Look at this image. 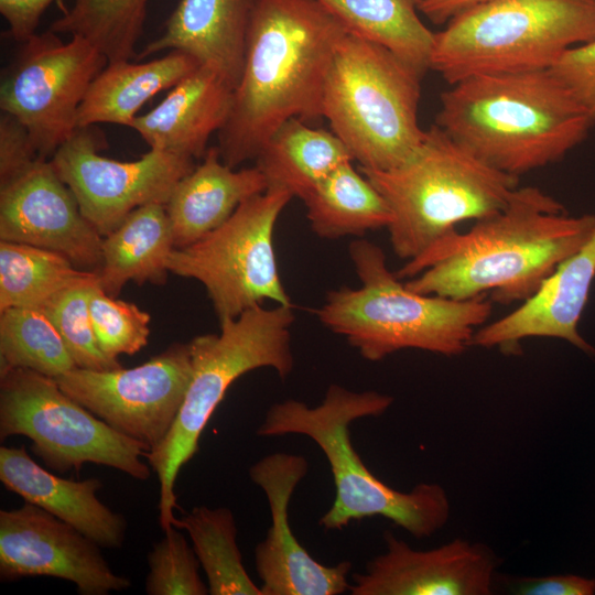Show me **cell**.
Masks as SVG:
<instances>
[{
    "instance_id": "5",
    "label": "cell",
    "mask_w": 595,
    "mask_h": 595,
    "mask_svg": "<svg viewBox=\"0 0 595 595\" xmlns=\"http://www.w3.org/2000/svg\"><path fill=\"white\" fill-rule=\"evenodd\" d=\"M348 253L360 286L329 291L316 314L366 360L379 361L402 349L461 355L491 314L493 302L485 296L456 300L413 291L370 240L351 241Z\"/></svg>"
},
{
    "instance_id": "18",
    "label": "cell",
    "mask_w": 595,
    "mask_h": 595,
    "mask_svg": "<svg viewBox=\"0 0 595 595\" xmlns=\"http://www.w3.org/2000/svg\"><path fill=\"white\" fill-rule=\"evenodd\" d=\"M386 551L355 573L353 595H489L499 558L486 544L455 538L426 551L412 549L391 531Z\"/></svg>"
},
{
    "instance_id": "34",
    "label": "cell",
    "mask_w": 595,
    "mask_h": 595,
    "mask_svg": "<svg viewBox=\"0 0 595 595\" xmlns=\"http://www.w3.org/2000/svg\"><path fill=\"white\" fill-rule=\"evenodd\" d=\"M89 313L98 345L108 358L133 355L148 344L150 314L107 294L99 284L90 292Z\"/></svg>"
},
{
    "instance_id": "30",
    "label": "cell",
    "mask_w": 595,
    "mask_h": 595,
    "mask_svg": "<svg viewBox=\"0 0 595 595\" xmlns=\"http://www.w3.org/2000/svg\"><path fill=\"white\" fill-rule=\"evenodd\" d=\"M173 526L187 531L210 595H262L244 566L229 508L194 507Z\"/></svg>"
},
{
    "instance_id": "21",
    "label": "cell",
    "mask_w": 595,
    "mask_h": 595,
    "mask_svg": "<svg viewBox=\"0 0 595 595\" xmlns=\"http://www.w3.org/2000/svg\"><path fill=\"white\" fill-rule=\"evenodd\" d=\"M0 480L3 486L106 549L121 548L127 522L97 498L98 478L74 480L46 470L33 461L25 446L0 447Z\"/></svg>"
},
{
    "instance_id": "29",
    "label": "cell",
    "mask_w": 595,
    "mask_h": 595,
    "mask_svg": "<svg viewBox=\"0 0 595 595\" xmlns=\"http://www.w3.org/2000/svg\"><path fill=\"white\" fill-rule=\"evenodd\" d=\"M98 282L96 271L77 268L65 256L44 248L0 241V312L42 309L61 292Z\"/></svg>"
},
{
    "instance_id": "9",
    "label": "cell",
    "mask_w": 595,
    "mask_h": 595,
    "mask_svg": "<svg viewBox=\"0 0 595 595\" xmlns=\"http://www.w3.org/2000/svg\"><path fill=\"white\" fill-rule=\"evenodd\" d=\"M595 39V0H487L434 34L431 69L450 84L477 74L551 68Z\"/></svg>"
},
{
    "instance_id": "13",
    "label": "cell",
    "mask_w": 595,
    "mask_h": 595,
    "mask_svg": "<svg viewBox=\"0 0 595 595\" xmlns=\"http://www.w3.org/2000/svg\"><path fill=\"white\" fill-rule=\"evenodd\" d=\"M107 148L96 126L79 127L50 159L74 194L83 215L105 237L143 205L166 204L194 159L150 148L140 159L118 161L100 154Z\"/></svg>"
},
{
    "instance_id": "33",
    "label": "cell",
    "mask_w": 595,
    "mask_h": 595,
    "mask_svg": "<svg viewBox=\"0 0 595 595\" xmlns=\"http://www.w3.org/2000/svg\"><path fill=\"white\" fill-rule=\"evenodd\" d=\"M98 282L69 288L51 299L42 310L63 337L76 367L108 370L122 367L100 349L89 313V296Z\"/></svg>"
},
{
    "instance_id": "40",
    "label": "cell",
    "mask_w": 595,
    "mask_h": 595,
    "mask_svg": "<svg viewBox=\"0 0 595 595\" xmlns=\"http://www.w3.org/2000/svg\"><path fill=\"white\" fill-rule=\"evenodd\" d=\"M487 0H418V10L434 24H445L462 11Z\"/></svg>"
},
{
    "instance_id": "3",
    "label": "cell",
    "mask_w": 595,
    "mask_h": 595,
    "mask_svg": "<svg viewBox=\"0 0 595 595\" xmlns=\"http://www.w3.org/2000/svg\"><path fill=\"white\" fill-rule=\"evenodd\" d=\"M440 100L435 125L482 162L517 177L562 160L595 123L550 68L468 76Z\"/></svg>"
},
{
    "instance_id": "8",
    "label": "cell",
    "mask_w": 595,
    "mask_h": 595,
    "mask_svg": "<svg viewBox=\"0 0 595 595\" xmlns=\"http://www.w3.org/2000/svg\"><path fill=\"white\" fill-rule=\"evenodd\" d=\"M421 80L385 46L351 33L343 37L324 82L322 117L358 167L391 169L421 143Z\"/></svg>"
},
{
    "instance_id": "4",
    "label": "cell",
    "mask_w": 595,
    "mask_h": 595,
    "mask_svg": "<svg viewBox=\"0 0 595 595\" xmlns=\"http://www.w3.org/2000/svg\"><path fill=\"white\" fill-rule=\"evenodd\" d=\"M393 398L375 390L353 391L331 385L315 407L286 399L272 404L257 430L260 436L300 434L315 442L326 456L335 499L321 517L325 530H343L350 522L385 517L416 539L429 538L448 521L451 504L439 484L421 483L408 493L381 482L363 463L350 440V424L382 415Z\"/></svg>"
},
{
    "instance_id": "6",
    "label": "cell",
    "mask_w": 595,
    "mask_h": 595,
    "mask_svg": "<svg viewBox=\"0 0 595 595\" xmlns=\"http://www.w3.org/2000/svg\"><path fill=\"white\" fill-rule=\"evenodd\" d=\"M358 169L388 204L391 248L407 261L455 231L457 224L497 213L519 187V177L482 162L436 125L400 164Z\"/></svg>"
},
{
    "instance_id": "14",
    "label": "cell",
    "mask_w": 595,
    "mask_h": 595,
    "mask_svg": "<svg viewBox=\"0 0 595 595\" xmlns=\"http://www.w3.org/2000/svg\"><path fill=\"white\" fill-rule=\"evenodd\" d=\"M191 379L188 345L180 343L132 368L74 367L55 378L71 398L150 451L170 432Z\"/></svg>"
},
{
    "instance_id": "28",
    "label": "cell",
    "mask_w": 595,
    "mask_h": 595,
    "mask_svg": "<svg viewBox=\"0 0 595 595\" xmlns=\"http://www.w3.org/2000/svg\"><path fill=\"white\" fill-rule=\"evenodd\" d=\"M357 36L385 46L422 78L431 69L434 34L420 19L418 0H318Z\"/></svg>"
},
{
    "instance_id": "7",
    "label": "cell",
    "mask_w": 595,
    "mask_h": 595,
    "mask_svg": "<svg viewBox=\"0 0 595 595\" xmlns=\"http://www.w3.org/2000/svg\"><path fill=\"white\" fill-rule=\"evenodd\" d=\"M292 305H261L219 322L218 334H203L187 345L192 379L177 416L163 441L145 455L160 482V526L166 530L176 517L174 485L181 468L199 448L201 435L228 388L242 375L272 368L282 379L294 367Z\"/></svg>"
},
{
    "instance_id": "11",
    "label": "cell",
    "mask_w": 595,
    "mask_h": 595,
    "mask_svg": "<svg viewBox=\"0 0 595 595\" xmlns=\"http://www.w3.org/2000/svg\"><path fill=\"white\" fill-rule=\"evenodd\" d=\"M292 198L280 188L250 197L217 229L187 247L174 248L169 271L199 281L219 322L268 300L292 305L273 248L274 226Z\"/></svg>"
},
{
    "instance_id": "20",
    "label": "cell",
    "mask_w": 595,
    "mask_h": 595,
    "mask_svg": "<svg viewBox=\"0 0 595 595\" xmlns=\"http://www.w3.org/2000/svg\"><path fill=\"white\" fill-rule=\"evenodd\" d=\"M259 0H180L164 32L138 60L164 50L182 51L220 75L235 90L246 55L250 23Z\"/></svg>"
},
{
    "instance_id": "2",
    "label": "cell",
    "mask_w": 595,
    "mask_h": 595,
    "mask_svg": "<svg viewBox=\"0 0 595 595\" xmlns=\"http://www.w3.org/2000/svg\"><path fill=\"white\" fill-rule=\"evenodd\" d=\"M345 25L318 0H259L218 150L231 167L256 160L286 120L322 117L327 71Z\"/></svg>"
},
{
    "instance_id": "32",
    "label": "cell",
    "mask_w": 595,
    "mask_h": 595,
    "mask_svg": "<svg viewBox=\"0 0 595 595\" xmlns=\"http://www.w3.org/2000/svg\"><path fill=\"white\" fill-rule=\"evenodd\" d=\"M74 367L63 337L42 309L0 312V372L25 368L55 379Z\"/></svg>"
},
{
    "instance_id": "26",
    "label": "cell",
    "mask_w": 595,
    "mask_h": 595,
    "mask_svg": "<svg viewBox=\"0 0 595 595\" xmlns=\"http://www.w3.org/2000/svg\"><path fill=\"white\" fill-rule=\"evenodd\" d=\"M255 161L268 188L284 190L303 201L335 169L354 159L332 130L291 118L270 136Z\"/></svg>"
},
{
    "instance_id": "39",
    "label": "cell",
    "mask_w": 595,
    "mask_h": 595,
    "mask_svg": "<svg viewBox=\"0 0 595 595\" xmlns=\"http://www.w3.org/2000/svg\"><path fill=\"white\" fill-rule=\"evenodd\" d=\"M54 0H0V13L8 23L9 35L24 42L36 33L45 10Z\"/></svg>"
},
{
    "instance_id": "19",
    "label": "cell",
    "mask_w": 595,
    "mask_h": 595,
    "mask_svg": "<svg viewBox=\"0 0 595 595\" xmlns=\"http://www.w3.org/2000/svg\"><path fill=\"white\" fill-rule=\"evenodd\" d=\"M595 279V230L563 260L540 289L507 315L478 327L470 346L497 347L520 354V343L530 337L563 339L587 355L595 348L580 334L577 325Z\"/></svg>"
},
{
    "instance_id": "27",
    "label": "cell",
    "mask_w": 595,
    "mask_h": 595,
    "mask_svg": "<svg viewBox=\"0 0 595 595\" xmlns=\"http://www.w3.org/2000/svg\"><path fill=\"white\" fill-rule=\"evenodd\" d=\"M302 202L312 231L324 239L361 238L392 220L385 198L353 161L335 169Z\"/></svg>"
},
{
    "instance_id": "37",
    "label": "cell",
    "mask_w": 595,
    "mask_h": 595,
    "mask_svg": "<svg viewBox=\"0 0 595 595\" xmlns=\"http://www.w3.org/2000/svg\"><path fill=\"white\" fill-rule=\"evenodd\" d=\"M26 128L14 117L0 116V183L30 167L40 159Z\"/></svg>"
},
{
    "instance_id": "1",
    "label": "cell",
    "mask_w": 595,
    "mask_h": 595,
    "mask_svg": "<svg viewBox=\"0 0 595 595\" xmlns=\"http://www.w3.org/2000/svg\"><path fill=\"white\" fill-rule=\"evenodd\" d=\"M594 230L595 215L569 216L539 187H517L504 208L451 232L396 274L422 294L468 300L490 293L495 303H522Z\"/></svg>"
},
{
    "instance_id": "35",
    "label": "cell",
    "mask_w": 595,
    "mask_h": 595,
    "mask_svg": "<svg viewBox=\"0 0 595 595\" xmlns=\"http://www.w3.org/2000/svg\"><path fill=\"white\" fill-rule=\"evenodd\" d=\"M148 553V595H206L208 586L199 576V561L185 537L172 526Z\"/></svg>"
},
{
    "instance_id": "25",
    "label": "cell",
    "mask_w": 595,
    "mask_h": 595,
    "mask_svg": "<svg viewBox=\"0 0 595 595\" xmlns=\"http://www.w3.org/2000/svg\"><path fill=\"white\" fill-rule=\"evenodd\" d=\"M174 249L164 204L138 207L110 234L102 237L101 263L96 271L99 286L117 296L126 283L163 284L167 258Z\"/></svg>"
},
{
    "instance_id": "23",
    "label": "cell",
    "mask_w": 595,
    "mask_h": 595,
    "mask_svg": "<svg viewBox=\"0 0 595 595\" xmlns=\"http://www.w3.org/2000/svg\"><path fill=\"white\" fill-rule=\"evenodd\" d=\"M267 181L255 165L235 170L224 163L218 147L175 185L165 204L175 249L187 247L221 226L250 197L263 193Z\"/></svg>"
},
{
    "instance_id": "22",
    "label": "cell",
    "mask_w": 595,
    "mask_h": 595,
    "mask_svg": "<svg viewBox=\"0 0 595 595\" xmlns=\"http://www.w3.org/2000/svg\"><path fill=\"white\" fill-rule=\"evenodd\" d=\"M234 89L202 66L178 82L149 112L137 116L134 129L150 148L192 159L203 158L210 136L228 119Z\"/></svg>"
},
{
    "instance_id": "36",
    "label": "cell",
    "mask_w": 595,
    "mask_h": 595,
    "mask_svg": "<svg viewBox=\"0 0 595 595\" xmlns=\"http://www.w3.org/2000/svg\"><path fill=\"white\" fill-rule=\"evenodd\" d=\"M550 69L595 122V39L566 51Z\"/></svg>"
},
{
    "instance_id": "15",
    "label": "cell",
    "mask_w": 595,
    "mask_h": 595,
    "mask_svg": "<svg viewBox=\"0 0 595 595\" xmlns=\"http://www.w3.org/2000/svg\"><path fill=\"white\" fill-rule=\"evenodd\" d=\"M100 548L73 526L28 501L0 510L2 582L51 576L72 582L82 595L129 588L130 580L111 570Z\"/></svg>"
},
{
    "instance_id": "10",
    "label": "cell",
    "mask_w": 595,
    "mask_h": 595,
    "mask_svg": "<svg viewBox=\"0 0 595 595\" xmlns=\"http://www.w3.org/2000/svg\"><path fill=\"white\" fill-rule=\"evenodd\" d=\"M24 435L51 470L94 463L136 479L150 477L147 445L112 429L65 393L54 378L25 368L0 372V440Z\"/></svg>"
},
{
    "instance_id": "16",
    "label": "cell",
    "mask_w": 595,
    "mask_h": 595,
    "mask_svg": "<svg viewBox=\"0 0 595 595\" xmlns=\"http://www.w3.org/2000/svg\"><path fill=\"white\" fill-rule=\"evenodd\" d=\"M307 470L304 456L283 452L269 454L249 468L250 479L267 497L271 516L267 536L255 549L262 595H338L349 589V561L322 564L292 533L289 506Z\"/></svg>"
},
{
    "instance_id": "38",
    "label": "cell",
    "mask_w": 595,
    "mask_h": 595,
    "mask_svg": "<svg viewBox=\"0 0 595 595\" xmlns=\"http://www.w3.org/2000/svg\"><path fill=\"white\" fill-rule=\"evenodd\" d=\"M511 589L519 595H593L595 580L575 574L520 577Z\"/></svg>"
},
{
    "instance_id": "17",
    "label": "cell",
    "mask_w": 595,
    "mask_h": 595,
    "mask_svg": "<svg viewBox=\"0 0 595 595\" xmlns=\"http://www.w3.org/2000/svg\"><path fill=\"white\" fill-rule=\"evenodd\" d=\"M0 239L58 252L82 270L101 263L102 236L44 158L0 183Z\"/></svg>"
},
{
    "instance_id": "12",
    "label": "cell",
    "mask_w": 595,
    "mask_h": 595,
    "mask_svg": "<svg viewBox=\"0 0 595 595\" xmlns=\"http://www.w3.org/2000/svg\"><path fill=\"white\" fill-rule=\"evenodd\" d=\"M107 65L80 36L63 42L51 30L35 33L2 72L0 109L26 128L40 156L50 160L78 128L79 106Z\"/></svg>"
},
{
    "instance_id": "24",
    "label": "cell",
    "mask_w": 595,
    "mask_h": 595,
    "mask_svg": "<svg viewBox=\"0 0 595 595\" xmlns=\"http://www.w3.org/2000/svg\"><path fill=\"white\" fill-rule=\"evenodd\" d=\"M198 67L194 57L176 50L144 63H108L91 82L79 106L77 127L115 123L130 128L149 99Z\"/></svg>"
},
{
    "instance_id": "31",
    "label": "cell",
    "mask_w": 595,
    "mask_h": 595,
    "mask_svg": "<svg viewBox=\"0 0 595 595\" xmlns=\"http://www.w3.org/2000/svg\"><path fill=\"white\" fill-rule=\"evenodd\" d=\"M148 0H74L50 30L80 36L102 53L108 63L137 57Z\"/></svg>"
}]
</instances>
